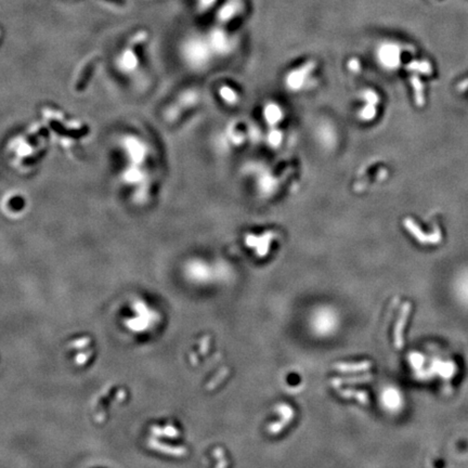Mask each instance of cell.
Here are the masks:
<instances>
[{
	"mask_svg": "<svg viewBox=\"0 0 468 468\" xmlns=\"http://www.w3.org/2000/svg\"><path fill=\"white\" fill-rule=\"evenodd\" d=\"M132 308L137 311V314L135 318L126 322V325L133 332H145L150 326V321L153 320L152 318H150V314L152 313H149V308L143 301H137Z\"/></svg>",
	"mask_w": 468,
	"mask_h": 468,
	"instance_id": "cell-1",
	"label": "cell"
},
{
	"mask_svg": "<svg viewBox=\"0 0 468 468\" xmlns=\"http://www.w3.org/2000/svg\"><path fill=\"white\" fill-rule=\"evenodd\" d=\"M403 225H405L408 231L421 244H423V245H425V244H438L441 241V233L439 231L438 228L436 229L435 233L426 234L422 231L421 228L417 226L411 218H406L403 220Z\"/></svg>",
	"mask_w": 468,
	"mask_h": 468,
	"instance_id": "cell-2",
	"label": "cell"
},
{
	"mask_svg": "<svg viewBox=\"0 0 468 468\" xmlns=\"http://www.w3.org/2000/svg\"><path fill=\"white\" fill-rule=\"evenodd\" d=\"M412 310V305L411 302H405L403 304L399 316H398V321L395 323L394 326V346L397 349H402L403 344H405V340H403V332H405V327L407 325V322L409 320L410 313H411Z\"/></svg>",
	"mask_w": 468,
	"mask_h": 468,
	"instance_id": "cell-3",
	"label": "cell"
},
{
	"mask_svg": "<svg viewBox=\"0 0 468 468\" xmlns=\"http://www.w3.org/2000/svg\"><path fill=\"white\" fill-rule=\"evenodd\" d=\"M276 411L280 414L281 420L279 422L272 423L269 426L268 430H269V433L272 435L279 434L281 430H283L285 427L289 426V424L293 421L294 415H295V412L292 409V407L289 405H285V403H281V405L277 406Z\"/></svg>",
	"mask_w": 468,
	"mask_h": 468,
	"instance_id": "cell-4",
	"label": "cell"
},
{
	"mask_svg": "<svg viewBox=\"0 0 468 468\" xmlns=\"http://www.w3.org/2000/svg\"><path fill=\"white\" fill-rule=\"evenodd\" d=\"M275 233L267 232L262 236H255V235H248L246 237V245L248 247H255L256 254L259 257H263L268 254V250L270 248V242L275 239Z\"/></svg>",
	"mask_w": 468,
	"mask_h": 468,
	"instance_id": "cell-5",
	"label": "cell"
},
{
	"mask_svg": "<svg viewBox=\"0 0 468 468\" xmlns=\"http://www.w3.org/2000/svg\"><path fill=\"white\" fill-rule=\"evenodd\" d=\"M312 69H313V63L309 62L306 64V65L292 72V73H290L286 78L287 86H289L291 89L300 88V86L302 85V83L305 82L306 77L308 76L309 73H310Z\"/></svg>",
	"mask_w": 468,
	"mask_h": 468,
	"instance_id": "cell-6",
	"label": "cell"
},
{
	"mask_svg": "<svg viewBox=\"0 0 468 468\" xmlns=\"http://www.w3.org/2000/svg\"><path fill=\"white\" fill-rule=\"evenodd\" d=\"M372 368L371 361H362V362H354V363H335L334 369L343 373H358V372H364L368 371Z\"/></svg>",
	"mask_w": 468,
	"mask_h": 468,
	"instance_id": "cell-7",
	"label": "cell"
},
{
	"mask_svg": "<svg viewBox=\"0 0 468 468\" xmlns=\"http://www.w3.org/2000/svg\"><path fill=\"white\" fill-rule=\"evenodd\" d=\"M149 444L151 448L161 451L163 453H166V454H169V455L183 456L186 454V449L183 448V446H170L167 444L160 443L158 441L154 440V439H151Z\"/></svg>",
	"mask_w": 468,
	"mask_h": 468,
	"instance_id": "cell-8",
	"label": "cell"
},
{
	"mask_svg": "<svg viewBox=\"0 0 468 468\" xmlns=\"http://www.w3.org/2000/svg\"><path fill=\"white\" fill-rule=\"evenodd\" d=\"M337 392L340 393L343 398L346 399L355 398L360 403H362V405H368L369 402V395L364 391H357L352 389H338L337 388Z\"/></svg>",
	"mask_w": 468,
	"mask_h": 468,
	"instance_id": "cell-9",
	"label": "cell"
},
{
	"mask_svg": "<svg viewBox=\"0 0 468 468\" xmlns=\"http://www.w3.org/2000/svg\"><path fill=\"white\" fill-rule=\"evenodd\" d=\"M372 379L371 375H362L357 377H349V378H341L336 377L330 380V385L335 388H338L345 384H360V383H366V381Z\"/></svg>",
	"mask_w": 468,
	"mask_h": 468,
	"instance_id": "cell-10",
	"label": "cell"
},
{
	"mask_svg": "<svg viewBox=\"0 0 468 468\" xmlns=\"http://www.w3.org/2000/svg\"><path fill=\"white\" fill-rule=\"evenodd\" d=\"M264 117L267 119L269 124L273 125L279 123V120L282 118V112H281L280 107L276 104H268L264 109Z\"/></svg>",
	"mask_w": 468,
	"mask_h": 468,
	"instance_id": "cell-11",
	"label": "cell"
},
{
	"mask_svg": "<svg viewBox=\"0 0 468 468\" xmlns=\"http://www.w3.org/2000/svg\"><path fill=\"white\" fill-rule=\"evenodd\" d=\"M151 431L152 434L155 436H160V437H168V438H176L179 436V431L175 426H171V425H168L166 427H158L154 426L151 428Z\"/></svg>",
	"mask_w": 468,
	"mask_h": 468,
	"instance_id": "cell-12",
	"label": "cell"
},
{
	"mask_svg": "<svg viewBox=\"0 0 468 468\" xmlns=\"http://www.w3.org/2000/svg\"><path fill=\"white\" fill-rule=\"evenodd\" d=\"M411 84L413 86V89H414V92H415V101H416L417 105H419V106L424 105V102H425L424 88H423V85H422L421 81L419 79V77L413 75L412 78H411Z\"/></svg>",
	"mask_w": 468,
	"mask_h": 468,
	"instance_id": "cell-13",
	"label": "cell"
},
{
	"mask_svg": "<svg viewBox=\"0 0 468 468\" xmlns=\"http://www.w3.org/2000/svg\"><path fill=\"white\" fill-rule=\"evenodd\" d=\"M229 375V369L228 368H222L218 373H217V375H216L210 383H208V385L206 386V389L207 390H214L215 388H217L220 384H221V381L225 379L227 376Z\"/></svg>",
	"mask_w": 468,
	"mask_h": 468,
	"instance_id": "cell-14",
	"label": "cell"
},
{
	"mask_svg": "<svg viewBox=\"0 0 468 468\" xmlns=\"http://www.w3.org/2000/svg\"><path fill=\"white\" fill-rule=\"evenodd\" d=\"M409 69L412 70V71L417 70V71H420L421 73H423V74H430L431 73V68L429 65V63H427V62H422V63L414 62L412 64H410Z\"/></svg>",
	"mask_w": 468,
	"mask_h": 468,
	"instance_id": "cell-15",
	"label": "cell"
},
{
	"mask_svg": "<svg viewBox=\"0 0 468 468\" xmlns=\"http://www.w3.org/2000/svg\"><path fill=\"white\" fill-rule=\"evenodd\" d=\"M375 107H374V104H369L366 105L365 107H363V109L361 110V112H360V116H361L362 119H365V120H369V119H372L374 116H375Z\"/></svg>",
	"mask_w": 468,
	"mask_h": 468,
	"instance_id": "cell-16",
	"label": "cell"
},
{
	"mask_svg": "<svg viewBox=\"0 0 468 468\" xmlns=\"http://www.w3.org/2000/svg\"><path fill=\"white\" fill-rule=\"evenodd\" d=\"M220 95L223 98V100H226L228 103H233L236 101V93L229 87H223L220 90Z\"/></svg>",
	"mask_w": 468,
	"mask_h": 468,
	"instance_id": "cell-17",
	"label": "cell"
},
{
	"mask_svg": "<svg viewBox=\"0 0 468 468\" xmlns=\"http://www.w3.org/2000/svg\"><path fill=\"white\" fill-rule=\"evenodd\" d=\"M214 456L219 460V462L217 463V467H226V466H228L227 457L225 456V452H223V450L221 448L215 449Z\"/></svg>",
	"mask_w": 468,
	"mask_h": 468,
	"instance_id": "cell-18",
	"label": "cell"
},
{
	"mask_svg": "<svg viewBox=\"0 0 468 468\" xmlns=\"http://www.w3.org/2000/svg\"><path fill=\"white\" fill-rule=\"evenodd\" d=\"M210 346H211V336H205L199 343L200 355H203V356L206 355L207 351L210 350Z\"/></svg>",
	"mask_w": 468,
	"mask_h": 468,
	"instance_id": "cell-19",
	"label": "cell"
},
{
	"mask_svg": "<svg viewBox=\"0 0 468 468\" xmlns=\"http://www.w3.org/2000/svg\"><path fill=\"white\" fill-rule=\"evenodd\" d=\"M90 343V340H89V337H83L81 338V340H77L75 342L72 343V347L73 348H84V346L86 345H88Z\"/></svg>",
	"mask_w": 468,
	"mask_h": 468,
	"instance_id": "cell-20",
	"label": "cell"
},
{
	"mask_svg": "<svg viewBox=\"0 0 468 468\" xmlns=\"http://www.w3.org/2000/svg\"><path fill=\"white\" fill-rule=\"evenodd\" d=\"M364 99L369 104H374V105H375L377 103V101H378V97L372 91L366 92L365 96H364Z\"/></svg>",
	"mask_w": 468,
	"mask_h": 468,
	"instance_id": "cell-21",
	"label": "cell"
},
{
	"mask_svg": "<svg viewBox=\"0 0 468 468\" xmlns=\"http://www.w3.org/2000/svg\"><path fill=\"white\" fill-rule=\"evenodd\" d=\"M90 355H91V351H89V352H85V354L78 355V356L76 357V360H75L76 363L79 364V365H82V364L86 363V362L88 361V359L90 358Z\"/></svg>",
	"mask_w": 468,
	"mask_h": 468,
	"instance_id": "cell-22",
	"label": "cell"
},
{
	"mask_svg": "<svg viewBox=\"0 0 468 468\" xmlns=\"http://www.w3.org/2000/svg\"><path fill=\"white\" fill-rule=\"evenodd\" d=\"M271 135L273 136V138H275L273 140H271L272 145H276V146H277V145H280V142H281V135H280L279 132H272Z\"/></svg>",
	"mask_w": 468,
	"mask_h": 468,
	"instance_id": "cell-23",
	"label": "cell"
}]
</instances>
